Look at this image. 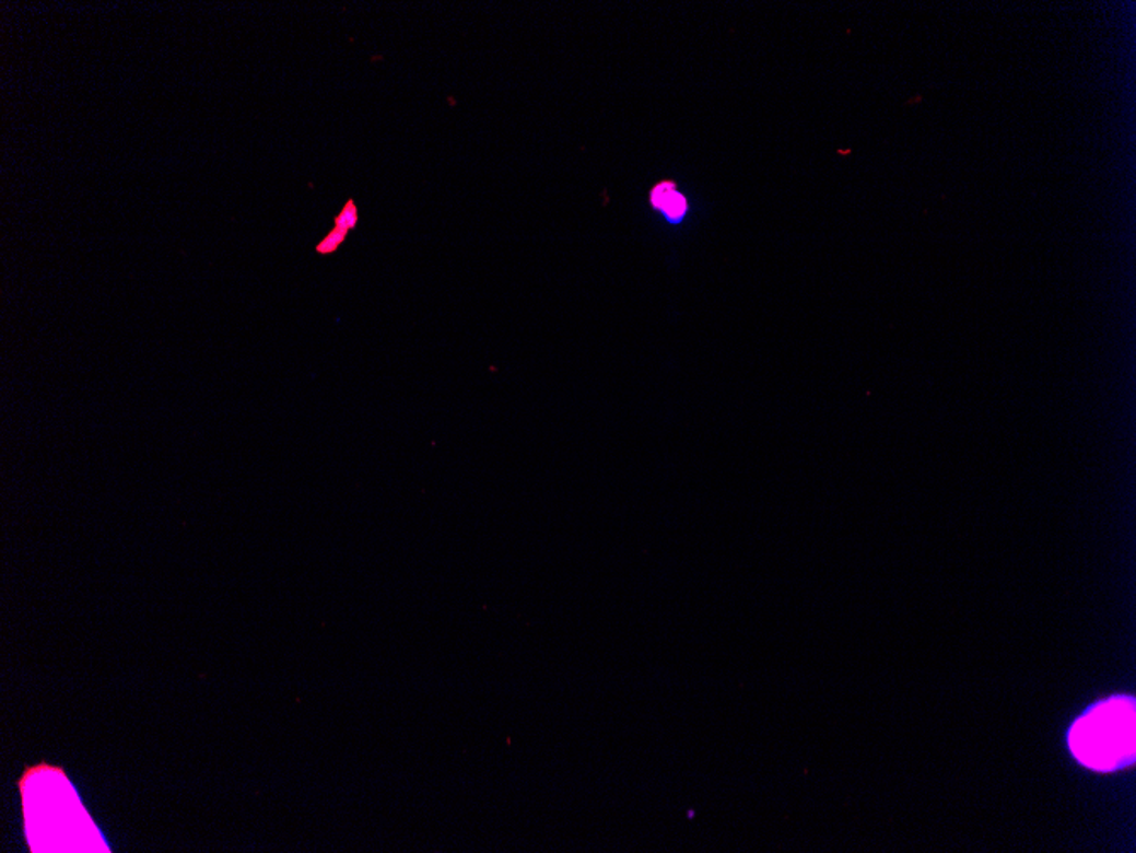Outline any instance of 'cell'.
Wrapping results in <instances>:
<instances>
[{
  "label": "cell",
  "mask_w": 1136,
  "mask_h": 853,
  "mask_svg": "<svg viewBox=\"0 0 1136 853\" xmlns=\"http://www.w3.org/2000/svg\"><path fill=\"white\" fill-rule=\"evenodd\" d=\"M1070 748L1084 766L1114 770L1135 758V703L1114 699L1099 703L1070 731Z\"/></svg>",
  "instance_id": "obj_1"
},
{
  "label": "cell",
  "mask_w": 1136,
  "mask_h": 853,
  "mask_svg": "<svg viewBox=\"0 0 1136 853\" xmlns=\"http://www.w3.org/2000/svg\"><path fill=\"white\" fill-rule=\"evenodd\" d=\"M648 205L669 227L679 229L688 222L691 201L674 179L655 183L648 191Z\"/></svg>",
  "instance_id": "obj_2"
},
{
  "label": "cell",
  "mask_w": 1136,
  "mask_h": 853,
  "mask_svg": "<svg viewBox=\"0 0 1136 853\" xmlns=\"http://www.w3.org/2000/svg\"><path fill=\"white\" fill-rule=\"evenodd\" d=\"M356 220L358 212L356 207H354V201H348L344 212H342L341 215H339V219L336 220V229H333V231L330 232L329 237L318 246V253H330V250L336 249V246H339V244L344 241L346 232L356 225Z\"/></svg>",
  "instance_id": "obj_3"
}]
</instances>
